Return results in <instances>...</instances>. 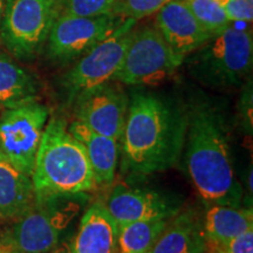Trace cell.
Returning a JSON list of instances; mask_svg holds the SVG:
<instances>
[{"label": "cell", "instance_id": "obj_12", "mask_svg": "<svg viewBox=\"0 0 253 253\" xmlns=\"http://www.w3.org/2000/svg\"><path fill=\"white\" fill-rule=\"evenodd\" d=\"M119 226L140 220L171 219L183 209L178 196L126 183L114 185L104 202Z\"/></svg>", "mask_w": 253, "mask_h": 253}, {"label": "cell", "instance_id": "obj_25", "mask_svg": "<svg viewBox=\"0 0 253 253\" xmlns=\"http://www.w3.org/2000/svg\"><path fill=\"white\" fill-rule=\"evenodd\" d=\"M208 253H253V230L225 244H208Z\"/></svg>", "mask_w": 253, "mask_h": 253}, {"label": "cell", "instance_id": "obj_24", "mask_svg": "<svg viewBox=\"0 0 253 253\" xmlns=\"http://www.w3.org/2000/svg\"><path fill=\"white\" fill-rule=\"evenodd\" d=\"M238 104H237V118L240 130L245 135L251 136L253 131V88L252 79L250 77L242 84Z\"/></svg>", "mask_w": 253, "mask_h": 253}, {"label": "cell", "instance_id": "obj_9", "mask_svg": "<svg viewBox=\"0 0 253 253\" xmlns=\"http://www.w3.org/2000/svg\"><path fill=\"white\" fill-rule=\"evenodd\" d=\"M48 119L49 109L38 101L4 109L0 115V153L31 177Z\"/></svg>", "mask_w": 253, "mask_h": 253}, {"label": "cell", "instance_id": "obj_20", "mask_svg": "<svg viewBox=\"0 0 253 253\" xmlns=\"http://www.w3.org/2000/svg\"><path fill=\"white\" fill-rule=\"evenodd\" d=\"M169 221L140 220L119 226L118 253H149Z\"/></svg>", "mask_w": 253, "mask_h": 253}, {"label": "cell", "instance_id": "obj_11", "mask_svg": "<svg viewBox=\"0 0 253 253\" xmlns=\"http://www.w3.org/2000/svg\"><path fill=\"white\" fill-rule=\"evenodd\" d=\"M71 107L74 120L114 140H121L129 107L126 91L114 81L78 95Z\"/></svg>", "mask_w": 253, "mask_h": 253}, {"label": "cell", "instance_id": "obj_10", "mask_svg": "<svg viewBox=\"0 0 253 253\" xmlns=\"http://www.w3.org/2000/svg\"><path fill=\"white\" fill-rule=\"evenodd\" d=\"M123 21L125 19L113 14L79 17L61 12L47 38V58L61 65L77 61L110 36Z\"/></svg>", "mask_w": 253, "mask_h": 253}, {"label": "cell", "instance_id": "obj_4", "mask_svg": "<svg viewBox=\"0 0 253 253\" xmlns=\"http://www.w3.org/2000/svg\"><path fill=\"white\" fill-rule=\"evenodd\" d=\"M183 63L190 77L205 87L218 90L242 87L252 72V31L230 25L209 38Z\"/></svg>", "mask_w": 253, "mask_h": 253}, {"label": "cell", "instance_id": "obj_29", "mask_svg": "<svg viewBox=\"0 0 253 253\" xmlns=\"http://www.w3.org/2000/svg\"><path fill=\"white\" fill-rule=\"evenodd\" d=\"M4 8H5V0H0V25H1L2 14H4Z\"/></svg>", "mask_w": 253, "mask_h": 253}, {"label": "cell", "instance_id": "obj_19", "mask_svg": "<svg viewBox=\"0 0 253 253\" xmlns=\"http://www.w3.org/2000/svg\"><path fill=\"white\" fill-rule=\"evenodd\" d=\"M39 89L33 74L0 49V107L9 109L38 101Z\"/></svg>", "mask_w": 253, "mask_h": 253}, {"label": "cell", "instance_id": "obj_17", "mask_svg": "<svg viewBox=\"0 0 253 253\" xmlns=\"http://www.w3.org/2000/svg\"><path fill=\"white\" fill-rule=\"evenodd\" d=\"M36 203L32 177L0 158V219L13 221Z\"/></svg>", "mask_w": 253, "mask_h": 253}, {"label": "cell", "instance_id": "obj_23", "mask_svg": "<svg viewBox=\"0 0 253 253\" xmlns=\"http://www.w3.org/2000/svg\"><path fill=\"white\" fill-rule=\"evenodd\" d=\"M61 12L79 17L112 14L114 0H60Z\"/></svg>", "mask_w": 253, "mask_h": 253}, {"label": "cell", "instance_id": "obj_1", "mask_svg": "<svg viewBox=\"0 0 253 253\" xmlns=\"http://www.w3.org/2000/svg\"><path fill=\"white\" fill-rule=\"evenodd\" d=\"M185 128V104L135 93L120 140V172L145 178L175 168L182 161Z\"/></svg>", "mask_w": 253, "mask_h": 253}, {"label": "cell", "instance_id": "obj_21", "mask_svg": "<svg viewBox=\"0 0 253 253\" xmlns=\"http://www.w3.org/2000/svg\"><path fill=\"white\" fill-rule=\"evenodd\" d=\"M185 2L198 23L211 36L232 25L225 13L221 0H185Z\"/></svg>", "mask_w": 253, "mask_h": 253}, {"label": "cell", "instance_id": "obj_16", "mask_svg": "<svg viewBox=\"0 0 253 253\" xmlns=\"http://www.w3.org/2000/svg\"><path fill=\"white\" fill-rule=\"evenodd\" d=\"M203 218L195 209H184L170 219L149 253H207Z\"/></svg>", "mask_w": 253, "mask_h": 253}, {"label": "cell", "instance_id": "obj_2", "mask_svg": "<svg viewBox=\"0 0 253 253\" xmlns=\"http://www.w3.org/2000/svg\"><path fill=\"white\" fill-rule=\"evenodd\" d=\"M185 113L182 160L199 198L207 207H242L244 191L235 173L225 114L203 97L185 103Z\"/></svg>", "mask_w": 253, "mask_h": 253}, {"label": "cell", "instance_id": "obj_22", "mask_svg": "<svg viewBox=\"0 0 253 253\" xmlns=\"http://www.w3.org/2000/svg\"><path fill=\"white\" fill-rule=\"evenodd\" d=\"M170 0H114L112 14L122 19H138L157 13Z\"/></svg>", "mask_w": 253, "mask_h": 253}, {"label": "cell", "instance_id": "obj_18", "mask_svg": "<svg viewBox=\"0 0 253 253\" xmlns=\"http://www.w3.org/2000/svg\"><path fill=\"white\" fill-rule=\"evenodd\" d=\"M207 244H225L253 230L251 207L209 205L203 216Z\"/></svg>", "mask_w": 253, "mask_h": 253}, {"label": "cell", "instance_id": "obj_33", "mask_svg": "<svg viewBox=\"0 0 253 253\" xmlns=\"http://www.w3.org/2000/svg\"><path fill=\"white\" fill-rule=\"evenodd\" d=\"M207 253H208V252H207Z\"/></svg>", "mask_w": 253, "mask_h": 253}, {"label": "cell", "instance_id": "obj_3", "mask_svg": "<svg viewBox=\"0 0 253 253\" xmlns=\"http://www.w3.org/2000/svg\"><path fill=\"white\" fill-rule=\"evenodd\" d=\"M32 181L36 201L58 195H89L97 190L86 151L62 116H52L47 121Z\"/></svg>", "mask_w": 253, "mask_h": 253}, {"label": "cell", "instance_id": "obj_27", "mask_svg": "<svg viewBox=\"0 0 253 253\" xmlns=\"http://www.w3.org/2000/svg\"><path fill=\"white\" fill-rule=\"evenodd\" d=\"M47 253H74L72 248V240H62V242H60L58 245L54 246L52 250H49Z\"/></svg>", "mask_w": 253, "mask_h": 253}, {"label": "cell", "instance_id": "obj_6", "mask_svg": "<svg viewBox=\"0 0 253 253\" xmlns=\"http://www.w3.org/2000/svg\"><path fill=\"white\" fill-rule=\"evenodd\" d=\"M60 13V0H5L0 40L8 54L25 62L36 59Z\"/></svg>", "mask_w": 253, "mask_h": 253}, {"label": "cell", "instance_id": "obj_15", "mask_svg": "<svg viewBox=\"0 0 253 253\" xmlns=\"http://www.w3.org/2000/svg\"><path fill=\"white\" fill-rule=\"evenodd\" d=\"M68 129L86 151L97 189L110 188L119 167L120 141L97 134L77 120L68 125Z\"/></svg>", "mask_w": 253, "mask_h": 253}, {"label": "cell", "instance_id": "obj_14", "mask_svg": "<svg viewBox=\"0 0 253 253\" xmlns=\"http://www.w3.org/2000/svg\"><path fill=\"white\" fill-rule=\"evenodd\" d=\"M119 225L102 201H96L81 216L72 239L74 253H118Z\"/></svg>", "mask_w": 253, "mask_h": 253}, {"label": "cell", "instance_id": "obj_28", "mask_svg": "<svg viewBox=\"0 0 253 253\" xmlns=\"http://www.w3.org/2000/svg\"><path fill=\"white\" fill-rule=\"evenodd\" d=\"M12 249L0 240V253H11Z\"/></svg>", "mask_w": 253, "mask_h": 253}, {"label": "cell", "instance_id": "obj_5", "mask_svg": "<svg viewBox=\"0 0 253 253\" xmlns=\"http://www.w3.org/2000/svg\"><path fill=\"white\" fill-rule=\"evenodd\" d=\"M88 194L58 195L39 199L13 224L1 242L23 253H47L87 203Z\"/></svg>", "mask_w": 253, "mask_h": 253}, {"label": "cell", "instance_id": "obj_7", "mask_svg": "<svg viewBox=\"0 0 253 253\" xmlns=\"http://www.w3.org/2000/svg\"><path fill=\"white\" fill-rule=\"evenodd\" d=\"M136 20L125 21L110 36L79 58L60 79L59 87L71 106L78 95L114 81L130 42Z\"/></svg>", "mask_w": 253, "mask_h": 253}, {"label": "cell", "instance_id": "obj_32", "mask_svg": "<svg viewBox=\"0 0 253 253\" xmlns=\"http://www.w3.org/2000/svg\"><path fill=\"white\" fill-rule=\"evenodd\" d=\"M1 109H2V108H1V107H0V110H1Z\"/></svg>", "mask_w": 253, "mask_h": 253}, {"label": "cell", "instance_id": "obj_30", "mask_svg": "<svg viewBox=\"0 0 253 253\" xmlns=\"http://www.w3.org/2000/svg\"><path fill=\"white\" fill-rule=\"evenodd\" d=\"M11 253H23V252H19V251H15V250H12Z\"/></svg>", "mask_w": 253, "mask_h": 253}, {"label": "cell", "instance_id": "obj_13", "mask_svg": "<svg viewBox=\"0 0 253 253\" xmlns=\"http://www.w3.org/2000/svg\"><path fill=\"white\" fill-rule=\"evenodd\" d=\"M156 28L183 61L211 37L190 11L185 0H170L161 7L156 13Z\"/></svg>", "mask_w": 253, "mask_h": 253}, {"label": "cell", "instance_id": "obj_8", "mask_svg": "<svg viewBox=\"0 0 253 253\" xmlns=\"http://www.w3.org/2000/svg\"><path fill=\"white\" fill-rule=\"evenodd\" d=\"M183 65L156 26L134 30L114 81L126 86H156Z\"/></svg>", "mask_w": 253, "mask_h": 253}, {"label": "cell", "instance_id": "obj_26", "mask_svg": "<svg viewBox=\"0 0 253 253\" xmlns=\"http://www.w3.org/2000/svg\"><path fill=\"white\" fill-rule=\"evenodd\" d=\"M231 23H251L253 19V0H221Z\"/></svg>", "mask_w": 253, "mask_h": 253}, {"label": "cell", "instance_id": "obj_31", "mask_svg": "<svg viewBox=\"0 0 253 253\" xmlns=\"http://www.w3.org/2000/svg\"><path fill=\"white\" fill-rule=\"evenodd\" d=\"M0 158H2V155H1V153H0Z\"/></svg>", "mask_w": 253, "mask_h": 253}]
</instances>
